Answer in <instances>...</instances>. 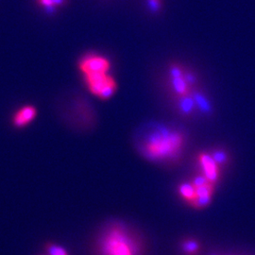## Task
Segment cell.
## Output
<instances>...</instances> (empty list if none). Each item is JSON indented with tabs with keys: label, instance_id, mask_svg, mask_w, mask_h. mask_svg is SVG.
Instances as JSON below:
<instances>
[{
	"label": "cell",
	"instance_id": "obj_4",
	"mask_svg": "<svg viewBox=\"0 0 255 255\" xmlns=\"http://www.w3.org/2000/svg\"><path fill=\"white\" fill-rule=\"evenodd\" d=\"M78 66L82 77H86L97 74L109 73L112 64L103 55L90 52L82 56L78 63Z\"/></svg>",
	"mask_w": 255,
	"mask_h": 255
},
{
	"label": "cell",
	"instance_id": "obj_5",
	"mask_svg": "<svg viewBox=\"0 0 255 255\" xmlns=\"http://www.w3.org/2000/svg\"><path fill=\"white\" fill-rule=\"evenodd\" d=\"M197 163L202 174L210 182L217 185L221 177V167L210 155L209 151H201L197 155Z\"/></svg>",
	"mask_w": 255,
	"mask_h": 255
},
{
	"label": "cell",
	"instance_id": "obj_3",
	"mask_svg": "<svg viewBox=\"0 0 255 255\" xmlns=\"http://www.w3.org/2000/svg\"><path fill=\"white\" fill-rule=\"evenodd\" d=\"M84 83L92 95L102 101L110 100L118 90V83L110 73L83 77Z\"/></svg>",
	"mask_w": 255,
	"mask_h": 255
},
{
	"label": "cell",
	"instance_id": "obj_14",
	"mask_svg": "<svg viewBox=\"0 0 255 255\" xmlns=\"http://www.w3.org/2000/svg\"><path fill=\"white\" fill-rule=\"evenodd\" d=\"M67 0H36L37 5L46 9L49 13H52L58 8L63 7Z\"/></svg>",
	"mask_w": 255,
	"mask_h": 255
},
{
	"label": "cell",
	"instance_id": "obj_1",
	"mask_svg": "<svg viewBox=\"0 0 255 255\" xmlns=\"http://www.w3.org/2000/svg\"><path fill=\"white\" fill-rule=\"evenodd\" d=\"M187 143L186 133L179 128L149 123L137 131L134 145L140 155L156 164H172L181 159Z\"/></svg>",
	"mask_w": 255,
	"mask_h": 255
},
{
	"label": "cell",
	"instance_id": "obj_2",
	"mask_svg": "<svg viewBox=\"0 0 255 255\" xmlns=\"http://www.w3.org/2000/svg\"><path fill=\"white\" fill-rule=\"evenodd\" d=\"M101 255H140V247L134 237L122 225H113L100 241Z\"/></svg>",
	"mask_w": 255,
	"mask_h": 255
},
{
	"label": "cell",
	"instance_id": "obj_6",
	"mask_svg": "<svg viewBox=\"0 0 255 255\" xmlns=\"http://www.w3.org/2000/svg\"><path fill=\"white\" fill-rule=\"evenodd\" d=\"M195 189H196L197 198L195 201L192 202L190 206L196 208V209H203V208L209 206L212 202L213 195L215 193L216 184L207 182L202 185L195 187Z\"/></svg>",
	"mask_w": 255,
	"mask_h": 255
},
{
	"label": "cell",
	"instance_id": "obj_8",
	"mask_svg": "<svg viewBox=\"0 0 255 255\" xmlns=\"http://www.w3.org/2000/svg\"><path fill=\"white\" fill-rule=\"evenodd\" d=\"M192 96L194 98V101L196 103L197 111L200 112L201 115L210 117L213 114L214 107L212 105V102L208 99V97L200 90L198 87L192 89Z\"/></svg>",
	"mask_w": 255,
	"mask_h": 255
},
{
	"label": "cell",
	"instance_id": "obj_15",
	"mask_svg": "<svg viewBox=\"0 0 255 255\" xmlns=\"http://www.w3.org/2000/svg\"><path fill=\"white\" fill-rule=\"evenodd\" d=\"M184 79H185V81L187 82V83L189 84V86L191 87L192 89L197 87V85H198V77H197V75H196L195 72H193L192 70L185 68Z\"/></svg>",
	"mask_w": 255,
	"mask_h": 255
},
{
	"label": "cell",
	"instance_id": "obj_13",
	"mask_svg": "<svg viewBox=\"0 0 255 255\" xmlns=\"http://www.w3.org/2000/svg\"><path fill=\"white\" fill-rule=\"evenodd\" d=\"M182 253L185 255H197L200 253L201 245L196 239L188 238L182 242Z\"/></svg>",
	"mask_w": 255,
	"mask_h": 255
},
{
	"label": "cell",
	"instance_id": "obj_9",
	"mask_svg": "<svg viewBox=\"0 0 255 255\" xmlns=\"http://www.w3.org/2000/svg\"><path fill=\"white\" fill-rule=\"evenodd\" d=\"M168 85L175 99L191 94L192 88L185 81L184 75L182 77H176V78L168 77Z\"/></svg>",
	"mask_w": 255,
	"mask_h": 255
},
{
	"label": "cell",
	"instance_id": "obj_7",
	"mask_svg": "<svg viewBox=\"0 0 255 255\" xmlns=\"http://www.w3.org/2000/svg\"><path fill=\"white\" fill-rule=\"evenodd\" d=\"M37 116V110L32 105H26L17 110L12 117V124L16 128H24L30 124Z\"/></svg>",
	"mask_w": 255,
	"mask_h": 255
},
{
	"label": "cell",
	"instance_id": "obj_16",
	"mask_svg": "<svg viewBox=\"0 0 255 255\" xmlns=\"http://www.w3.org/2000/svg\"><path fill=\"white\" fill-rule=\"evenodd\" d=\"M46 251L48 252L49 255H68L64 248H62L61 246H57L54 244L47 245Z\"/></svg>",
	"mask_w": 255,
	"mask_h": 255
},
{
	"label": "cell",
	"instance_id": "obj_10",
	"mask_svg": "<svg viewBox=\"0 0 255 255\" xmlns=\"http://www.w3.org/2000/svg\"><path fill=\"white\" fill-rule=\"evenodd\" d=\"M175 100H176V107L179 111V113L183 117L191 118L198 112L194 98L192 96V92L191 94H188L181 98H177Z\"/></svg>",
	"mask_w": 255,
	"mask_h": 255
},
{
	"label": "cell",
	"instance_id": "obj_12",
	"mask_svg": "<svg viewBox=\"0 0 255 255\" xmlns=\"http://www.w3.org/2000/svg\"><path fill=\"white\" fill-rule=\"evenodd\" d=\"M209 153L221 168L226 166L230 162V154L228 151L222 147H214L210 150Z\"/></svg>",
	"mask_w": 255,
	"mask_h": 255
},
{
	"label": "cell",
	"instance_id": "obj_11",
	"mask_svg": "<svg viewBox=\"0 0 255 255\" xmlns=\"http://www.w3.org/2000/svg\"><path fill=\"white\" fill-rule=\"evenodd\" d=\"M178 193L182 200L186 201L189 205H191L192 202L196 200L197 194L194 185L190 182H182L178 186Z\"/></svg>",
	"mask_w": 255,
	"mask_h": 255
},
{
	"label": "cell",
	"instance_id": "obj_17",
	"mask_svg": "<svg viewBox=\"0 0 255 255\" xmlns=\"http://www.w3.org/2000/svg\"><path fill=\"white\" fill-rule=\"evenodd\" d=\"M147 4L149 9L156 12L162 7V0H147Z\"/></svg>",
	"mask_w": 255,
	"mask_h": 255
}]
</instances>
